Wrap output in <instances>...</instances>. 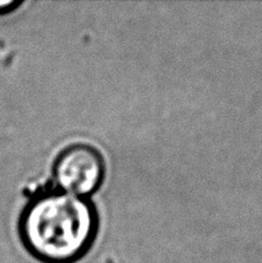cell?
I'll return each instance as SVG.
<instances>
[{
	"mask_svg": "<svg viewBox=\"0 0 262 263\" xmlns=\"http://www.w3.org/2000/svg\"><path fill=\"white\" fill-rule=\"evenodd\" d=\"M21 2H15V0H0V13L8 12L20 5Z\"/></svg>",
	"mask_w": 262,
	"mask_h": 263,
	"instance_id": "obj_3",
	"label": "cell"
},
{
	"mask_svg": "<svg viewBox=\"0 0 262 263\" xmlns=\"http://www.w3.org/2000/svg\"><path fill=\"white\" fill-rule=\"evenodd\" d=\"M26 248L48 263H71L89 249L97 213L85 198L53 192L35 198L20 221Z\"/></svg>",
	"mask_w": 262,
	"mask_h": 263,
	"instance_id": "obj_1",
	"label": "cell"
},
{
	"mask_svg": "<svg viewBox=\"0 0 262 263\" xmlns=\"http://www.w3.org/2000/svg\"><path fill=\"white\" fill-rule=\"evenodd\" d=\"M53 172L61 192L85 198L102 184L104 162L97 149L85 144H76L59 154Z\"/></svg>",
	"mask_w": 262,
	"mask_h": 263,
	"instance_id": "obj_2",
	"label": "cell"
}]
</instances>
